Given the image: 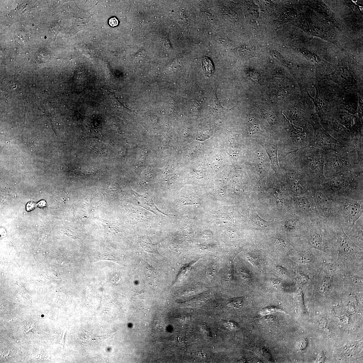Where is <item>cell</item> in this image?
Here are the masks:
<instances>
[{"label": "cell", "mask_w": 363, "mask_h": 363, "mask_svg": "<svg viewBox=\"0 0 363 363\" xmlns=\"http://www.w3.org/2000/svg\"><path fill=\"white\" fill-rule=\"evenodd\" d=\"M261 145L265 149L271 159L272 166L276 170H279L277 157V142L272 139H265Z\"/></svg>", "instance_id": "6da1fadb"}, {"label": "cell", "mask_w": 363, "mask_h": 363, "mask_svg": "<svg viewBox=\"0 0 363 363\" xmlns=\"http://www.w3.org/2000/svg\"><path fill=\"white\" fill-rule=\"evenodd\" d=\"M346 212L353 223L360 218L362 212V206L356 203L348 204L345 208Z\"/></svg>", "instance_id": "7a4b0ae2"}, {"label": "cell", "mask_w": 363, "mask_h": 363, "mask_svg": "<svg viewBox=\"0 0 363 363\" xmlns=\"http://www.w3.org/2000/svg\"><path fill=\"white\" fill-rule=\"evenodd\" d=\"M316 202L320 209L326 214H330L331 206L326 196L321 192L318 191L316 194Z\"/></svg>", "instance_id": "3957f363"}, {"label": "cell", "mask_w": 363, "mask_h": 363, "mask_svg": "<svg viewBox=\"0 0 363 363\" xmlns=\"http://www.w3.org/2000/svg\"><path fill=\"white\" fill-rule=\"evenodd\" d=\"M309 243L310 246L318 249L324 250L326 248V244L322 236L319 234H314L310 237L309 240Z\"/></svg>", "instance_id": "277c9868"}, {"label": "cell", "mask_w": 363, "mask_h": 363, "mask_svg": "<svg viewBox=\"0 0 363 363\" xmlns=\"http://www.w3.org/2000/svg\"><path fill=\"white\" fill-rule=\"evenodd\" d=\"M317 142L319 145L325 148L332 149L336 146L335 141L333 139L326 136L318 137Z\"/></svg>", "instance_id": "5b68a950"}, {"label": "cell", "mask_w": 363, "mask_h": 363, "mask_svg": "<svg viewBox=\"0 0 363 363\" xmlns=\"http://www.w3.org/2000/svg\"><path fill=\"white\" fill-rule=\"evenodd\" d=\"M248 127L251 134H261L263 133L259 127V121L254 117L250 118L249 120Z\"/></svg>", "instance_id": "8992f818"}, {"label": "cell", "mask_w": 363, "mask_h": 363, "mask_svg": "<svg viewBox=\"0 0 363 363\" xmlns=\"http://www.w3.org/2000/svg\"><path fill=\"white\" fill-rule=\"evenodd\" d=\"M202 64L205 73L209 76L212 75L214 69V65L210 59L208 57H204L202 59Z\"/></svg>", "instance_id": "52a82bcc"}, {"label": "cell", "mask_w": 363, "mask_h": 363, "mask_svg": "<svg viewBox=\"0 0 363 363\" xmlns=\"http://www.w3.org/2000/svg\"><path fill=\"white\" fill-rule=\"evenodd\" d=\"M310 168L314 171L321 172L323 170L324 164L322 160L314 159L310 164Z\"/></svg>", "instance_id": "ba28073f"}, {"label": "cell", "mask_w": 363, "mask_h": 363, "mask_svg": "<svg viewBox=\"0 0 363 363\" xmlns=\"http://www.w3.org/2000/svg\"><path fill=\"white\" fill-rule=\"evenodd\" d=\"M252 219L253 222L257 226L261 228H264L267 226L268 224L271 221H267L264 220L261 218L256 213L253 214Z\"/></svg>", "instance_id": "9c48e42d"}, {"label": "cell", "mask_w": 363, "mask_h": 363, "mask_svg": "<svg viewBox=\"0 0 363 363\" xmlns=\"http://www.w3.org/2000/svg\"><path fill=\"white\" fill-rule=\"evenodd\" d=\"M299 204L300 206L304 210H308L310 207L308 200L305 197H302L299 199Z\"/></svg>", "instance_id": "30bf717a"}, {"label": "cell", "mask_w": 363, "mask_h": 363, "mask_svg": "<svg viewBox=\"0 0 363 363\" xmlns=\"http://www.w3.org/2000/svg\"><path fill=\"white\" fill-rule=\"evenodd\" d=\"M344 165L343 160L340 158H337L335 159L333 161V167L337 170H340L343 167Z\"/></svg>", "instance_id": "8fae6325"}, {"label": "cell", "mask_w": 363, "mask_h": 363, "mask_svg": "<svg viewBox=\"0 0 363 363\" xmlns=\"http://www.w3.org/2000/svg\"><path fill=\"white\" fill-rule=\"evenodd\" d=\"M242 300L240 298H235L232 299L230 301L229 305L231 306L234 307H239L242 305Z\"/></svg>", "instance_id": "7c38bea8"}, {"label": "cell", "mask_w": 363, "mask_h": 363, "mask_svg": "<svg viewBox=\"0 0 363 363\" xmlns=\"http://www.w3.org/2000/svg\"><path fill=\"white\" fill-rule=\"evenodd\" d=\"M273 242L275 246L281 248L285 247L286 246V242L280 238H274Z\"/></svg>", "instance_id": "4fadbf2b"}, {"label": "cell", "mask_w": 363, "mask_h": 363, "mask_svg": "<svg viewBox=\"0 0 363 363\" xmlns=\"http://www.w3.org/2000/svg\"><path fill=\"white\" fill-rule=\"evenodd\" d=\"M344 182L342 180L340 179H336L333 181L332 184L335 186L337 187H341L343 184Z\"/></svg>", "instance_id": "5bb4252c"}, {"label": "cell", "mask_w": 363, "mask_h": 363, "mask_svg": "<svg viewBox=\"0 0 363 363\" xmlns=\"http://www.w3.org/2000/svg\"><path fill=\"white\" fill-rule=\"evenodd\" d=\"M109 23L111 26L113 27L117 26L119 24L117 19L115 17L111 18L109 20Z\"/></svg>", "instance_id": "9a60e30c"}, {"label": "cell", "mask_w": 363, "mask_h": 363, "mask_svg": "<svg viewBox=\"0 0 363 363\" xmlns=\"http://www.w3.org/2000/svg\"><path fill=\"white\" fill-rule=\"evenodd\" d=\"M276 271L281 275H285L286 274V270L282 267H277L276 268Z\"/></svg>", "instance_id": "2e32d148"}, {"label": "cell", "mask_w": 363, "mask_h": 363, "mask_svg": "<svg viewBox=\"0 0 363 363\" xmlns=\"http://www.w3.org/2000/svg\"><path fill=\"white\" fill-rule=\"evenodd\" d=\"M35 204L34 203L32 202H29L27 204V210L28 211H30L32 210L34 208Z\"/></svg>", "instance_id": "e0dca14e"}, {"label": "cell", "mask_w": 363, "mask_h": 363, "mask_svg": "<svg viewBox=\"0 0 363 363\" xmlns=\"http://www.w3.org/2000/svg\"><path fill=\"white\" fill-rule=\"evenodd\" d=\"M275 310H275V309L274 308H273L272 309H271V308H267L265 310L264 309V310H263V311L261 313H262V314H267V313H269V312L270 313H271V312L275 311Z\"/></svg>", "instance_id": "ac0fdd59"}, {"label": "cell", "mask_w": 363, "mask_h": 363, "mask_svg": "<svg viewBox=\"0 0 363 363\" xmlns=\"http://www.w3.org/2000/svg\"><path fill=\"white\" fill-rule=\"evenodd\" d=\"M272 284L274 286H279L281 284V282L279 280H275L272 281Z\"/></svg>", "instance_id": "d6986e66"}, {"label": "cell", "mask_w": 363, "mask_h": 363, "mask_svg": "<svg viewBox=\"0 0 363 363\" xmlns=\"http://www.w3.org/2000/svg\"><path fill=\"white\" fill-rule=\"evenodd\" d=\"M46 202L44 201V200H42V201L39 202V203L37 204V206L41 208L46 206Z\"/></svg>", "instance_id": "ffe728a7"}]
</instances>
